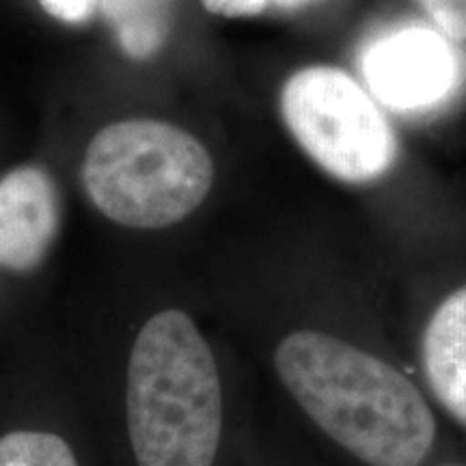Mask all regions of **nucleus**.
Segmentation results:
<instances>
[{"instance_id":"nucleus-1","label":"nucleus","mask_w":466,"mask_h":466,"mask_svg":"<svg viewBox=\"0 0 466 466\" xmlns=\"http://www.w3.org/2000/svg\"><path fill=\"white\" fill-rule=\"evenodd\" d=\"M277 374L309 417L360 462L421 466L436 421L393 365L318 330H299L275 354Z\"/></svg>"},{"instance_id":"nucleus-2","label":"nucleus","mask_w":466,"mask_h":466,"mask_svg":"<svg viewBox=\"0 0 466 466\" xmlns=\"http://www.w3.org/2000/svg\"><path fill=\"white\" fill-rule=\"evenodd\" d=\"M127 430L138 466H212L223 434L214 354L188 313L143 326L127 365Z\"/></svg>"},{"instance_id":"nucleus-3","label":"nucleus","mask_w":466,"mask_h":466,"mask_svg":"<svg viewBox=\"0 0 466 466\" xmlns=\"http://www.w3.org/2000/svg\"><path fill=\"white\" fill-rule=\"evenodd\" d=\"M214 162L197 137L154 119L116 121L93 137L83 186L104 217L130 229H165L206 201Z\"/></svg>"},{"instance_id":"nucleus-4","label":"nucleus","mask_w":466,"mask_h":466,"mask_svg":"<svg viewBox=\"0 0 466 466\" xmlns=\"http://www.w3.org/2000/svg\"><path fill=\"white\" fill-rule=\"evenodd\" d=\"M281 115L309 158L341 182H374L398 156L387 116L339 67L311 66L291 74L281 91Z\"/></svg>"},{"instance_id":"nucleus-5","label":"nucleus","mask_w":466,"mask_h":466,"mask_svg":"<svg viewBox=\"0 0 466 466\" xmlns=\"http://www.w3.org/2000/svg\"><path fill=\"white\" fill-rule=\"evenodd\" d=\"M360 67L370 89L398 113H421L456 89L458 56L445 35L421 25L393 26L365 46Z\"/></svg>"},{"instance_id":"nucleus-6","label":"nucleus","mask_w":466,"mask_h":466,"mask_svg":"<svg viewBox=\"0 0 466 466\" xmlns=\"http://www.w3.org/2000/svg\"><path fill=\"white\" fill-rule=\"evenodd\" d=\"M61 225V199L44 167L25 165L0 177V268L35 270Z\"/></svg>"},{"instance_id":"nucleus-7","label":"nucleus","mask_w":466,"mask_h":466,"mask_svg":"<svg viewBox=\"0 0 466 466\" xmlns=\"http://www.w3.org/2000/svg\"><path fill=\"white\" fill-rule=\"evenodd\" d=\"M423 370L436 400L466 425V288L453 291L430 319Z\"/></svg>"},{"instance_id":"nucleus-8","label":"nucleus","mask_w":466,"mask_h":466,"mask_svg":"<svg viewBox=\"0 0 466 466\" xmlns=\"http://www.w3.org/2000/svg\"><path fill=\"white\" fill-rule=\"evenodd\" d=\"M175 0H97L121 50L137 61H147L165 46L171 31Z\"/></svg>"},{"instance_id":"nucleus-9","label":"nucleus","mask_w":466,"mask_h":466,"mask_svg":"<svg viewBox=\"0 0 466 466\" xmlns=\"http://www.w3.org/2000/svg\"><path fill=\"white\" fill-rule=\"evenodd\" d=\"M0 466H78V462L61 436L22 430L0 439Z\"/></svg>"},{"instance_id":"nucleus-10","label":"nucleus","mask_w":466,"mask_h":466,"mask_svg":"<svg viewBox=\"0 0 466 466\" xmlns=\"http://www.w3.org/2000/svg\"><path fill=\"white\" fill-rule=\"evenodd\" d=\"M439 31L453 42H466V0H417Z\"/></svg>"},{"instance_id":"nucleus-11","label":"nucleus","mask_w":466,"mask_h":466,"mask_svg":"<svg viewBox=\"0 0 466 466\" xmlns=\"http://www.w3.org/2000/svg\"><path fill=\"white\" fill-rule=\"evenodd\" d=\"M39 5L46 14L66 25H83L97 9V0H39Z\"/></svg>"},{"instance_id":"nucleus-12","label":"nucleus","mask_w":466,"mask_h":466,"mask_svg":"<svg viewBox=\"0 0 466 466\" xmlns=\"http://www.w3.org/2000/svg\"><path fill=\"white\" fill-rule=\"evenodd\" d=\"M209 14L223 17H253L266 9L268 0H201Z\"/></svg>"},{"instance_id":"nucleus-13","label":"nucleus","mask_w":466,"mask_h":466,"mask_svg":"<svg viewBox=\"0 0 466 466\" xmlns=\"http://www.w3.org/2000/svg\"><path fill=\"white\" fill-rule=\"evenodd\" d=\"M275 3L283 9H305L309 5H316L318 0H275Z\"/></svg>"},{"instance_id":"nucleus-14","label":"nucleus","mask_w":466,"mask_h":466,"mask_svg":"<svg viewBox=\"0 0 466 466\" xmlns=\"http://www.w3.org/2000/svg\"><path fill=\"white\" fill-rule=\"evenodd\" d=\"M450 466H453V464H450Z\"/></svg>"}]
</instances>
